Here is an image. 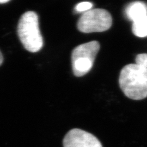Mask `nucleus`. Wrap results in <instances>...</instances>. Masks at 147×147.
<instances>
[{
  "instance_id": "4",
  "label": "nucleus",
  "mask_w": 147,
  "mask_h": 147,
  "mask_svg": "<svg viewBox=\"0 0 147 147\" xmlns=\"http://www.w3.org/2000/svg\"><path fill=\"white\" fill-rule=\"evenodd\" d=\"M112 24L110 13L101 8L91 9L84 12L78 22V28L84 33L102 32L109 30Z\"/></svg>"
},
{
  "instance_id": "5",
  "label": "nucleus",
  "mask_w": 147,
  "mask_h": 147,
  "mask_svg": "<svg viewBox=\"0 0 147 147\" xmlns=\"http://www.w3.org/2000/svg\"><path fill=\"white\" fill-rule=\"evenodd\" d=\"M63 147H102L93 134L80 129L70 130L63 140Z\"/></svg>"
},
{
  "instance_id": "11",
  "label": "nucleus",
  "mask_w": 147,
  "mask_h": 147,
  "mask_svg": "<svg viewBox=\"0 0 147 147\" xmlns=\"http://www.w3.org/2000/svg\"><path fill=\"white\" fill-rule=\"evenodd\" d=\"M9 1H10L9 0H0V4L6 3L7 2H9Z\"/></svg>"
},
{
  "instance_id": "8",
  "label": "nucleus",
  "mask_w": 147,
  "mask_h": 147,
  "mask_svg": "<svg viewBox=\"0 0 147 147\" xmlns=\"http://www.w3.org/2000/svg\"><path fill=\"white\" fill-rule=\"evenodd\" d=\"M92 7L93 4L91 2H84L78 4L75 7V9L78 12H86L91 9Z\"/></svg>"
},
{
  "instance_id": "1",
  "label": "nucleus",
  "mask_w": 147,
  "mask_h": 147,
  "mask_svg": "<svg viewBox=\"0 0 147 147\" xmlns=\"http://www.w3.org/2000/svg\"><path fill=\"white\" fill-rule=\"evenodd\" d=\"M119 84L127 98L135 100L146 98L147 69L136 63L126 65L121 70Z\"/></svg>"
},
{
  "instance_id": "7",
  "label": "nucleus",
  "mask_w": 147,
  "mask_h": 147,
  "mask_svg": "<svg viewBox=\"0 0 147 147\" xmlns=\"http://www.w3.org/2000/svg\"><path fill=\"white\" fill-rule=\"evenodd\" d=\"M132 31L137 37H147V16L133 22Z\"/></svg>"
},
{
  "instance_id": "6",
  "label": "nucleus",
  "mask_w": 147,
  "mask_h": 147,
  "mask_svg": "<svg viewBox=\"0 0 147 147\" xmlns=\"http://www.w3.org/2000/svg\"><path fill=\"white\" fill-rule=\"evenodd\" d=\"M125 13L127 18L134 22L147 16V6L141 2H135L127 7Z\"/></svg>"
},
{
  "instance_id": "10",
  "label": "nucleus",
  "mask_w": 147,
  "mask_h": 147,
  "mask_svg": "<svg viewBox=\"0 0 147 147\" xmlns=\"http://www.w3.org/2000/svg\"><path fill=\"white\" fill-rule=\"evenodd\" d=\"M3 55L2 54V53L0 51V66L2 65V64L3 63Z\"/></svg>"
},
{
  "instance_id": "2",
  "label": "nucleus",
  "mask_w": 147,
  "mask_h": 147,
  "mask_svg": "<svg viewBox=\"0 0 147 147\" xmlns=\"http://www.w3.org/2000/svg\"><path fill=\"white\" fill-rule=\"evenodd\" d=\"M17 32L24 47L31 53H37L42 49L43 38L39 26L38 16L33 11L25 12L21 16Z\"/></svg>"
},
{
  "instance_id": "9",
  "label": "nucleus",
  "mask_w": 147,
  "mask_h": 147,
  "mask_svg": "<svg viewBox=\"0 0 147 147\" xmlns=\"http://www.w3.org/2000/svg\"><path fill=\"white\" fill-rule=\"evenodd\" d=\"M135 61L136 64L147 69V53H141L138 55Z\"/></svg>"
},
{
  "instance_id": "3",
  "label": "nucleus",
  "mask_w": 147,
  "mask_h": 147,
  "mask_svg": "<svg viewBox=\"0 0 147 147\" xmlns=\"http://www.w3.org/2000/svg\"><path fill=\"white\" fill-rule=\"evenodd\" d=\"M100 47L99 42L94 40L81 44L74 49L71 64L75 76H83L91 70Z\"/></svg>"
}]
</instances>
